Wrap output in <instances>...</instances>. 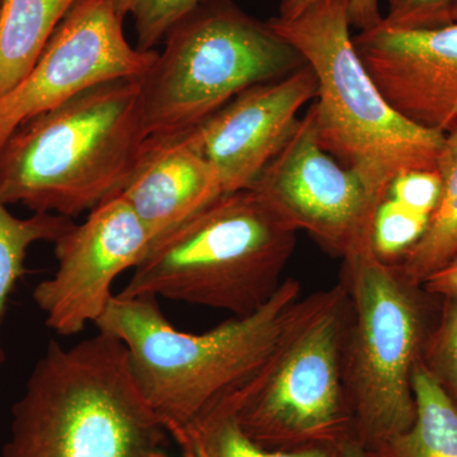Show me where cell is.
Listing matches in <instances>:
<instances>
[{"mask_svg":"<svg viewBox=\"0 0 457 457\" xmlns=\"http://www.w3.org/2000/svg\"><path fill=\"white\" fill-rule=\"evenodd\" d=\"M300 294V282L286 278L260 311L198 335L177 329L152 295H114L95 326L125 345L137 387L170 435L263 371Z\"/></svg>","mask_w":457,"mask_h":457,"instance_id":"obj_1","label":"cell"},{"mask_svg":"<svg viewBox=\"0 0 457 457\" xmlns=\"http://www.w3.org/2000/svg\"><path fill=\"white\" fill-rule=\"evenodd\" d=\"M168 436L125 345L98 332L71 347L49 343L12 408L2 457H170Z\"/></svg>","mask_w":457,"mask_h":457,"instance_id":"obj_2","label":"cell"},{"mask_svg":"<svg viewBox=\"0 0 457 457\" xmlns=\"http://www.w3.org/2000/svg\"><path fill=\"white\" fill-rule=\"evenodd\" d=\"M146 139L140 78L87 89L0 145V203L77 218L119 194Z\"/></svg>","mask_w":457,"mask_h":457,"instance_id":"obj_3","label":"cell"},{"mask_svg":"<svg viewBox=\"0 0 457 457\" xmlns=\"http://www.w3.org/2000/svg\"><path fill=\"white\" fill-rule=\"evenodd\" d=\"M267 22L317 78L319 144L378 201L399 174L437 170L446 135L409 121L385 99L354 47L348 0H319L297 16Z\"/></svg>","mask_w":457,"mask_h":457,"instance_id":"obj_4","label":"cell"},{"mask_svg":"<svg viewBox=\"0 0 457 457\" xmlns=\"http://www.w3.org/2000/svg\"><path fill=\"white\" fill-rule=\"evenodd\" d=\"M296 231L253 189L224 194L153 243L121 293L248 317L272 299Z\"/></svg>","mask_w":457,"mask_h":457,"instance_id":"obj_5","label":"cell"},{"mask_svg":"<svg viewBox=\"0 0 457 457\" xmlns=\"http://www.w3.org/2000/svg\"><path fill=\"white\" fill-rule=\"evenodd\" d=\"M343 260L351 302L345 345V389L352 440L366 451L405 431L416 418L411 376L435 323V296L409 284L375 254L371 233Z\"/></svg>","mask_w":457,"mask_h":457,"instance_id":"obj_6","label":"cell"},{"mask_svg":"<svg viewBox=\"0 0 457 457\" xmlns=\"http://www.w3.org/2000/svg\"><path fill=\"white\" fill-rule=\"evenodd\" d=\"M351 302L339 279L300 297L266 368L243 390L239 420L270 450L338 447L353 422L345 389Z\"/></svg>","mask_w":457,"mask_h":457,"instance_id":"obj_7","label":"cell"},{"mask_svg":"<svg viewBox=\"0 0 457 457\" xmlns=\"http://www.w3.org/2000/svg\"><path fill=\"white\" fill-rule=\"evenodd\" d=\"M163 44L140 78L146 137L185 134L245 90L306 64L269 22L233 0L197 9Z\"/></svg>","mask_w":457,"mask_h":457,"instance_id":"obj_8","label":"cell"},{"mask_svg":"<svg viewBox=\"0 0 457 457\" xmlns=\"http://www.w3.org/2000/svg\"><path fill=\"white\" fill-rule=\"evenodd\" d=\"M251 189L288 228L306 231L339 258L371 233L381 204L320 146L312 104Z\"/></svg>","mask_w":457,"mask_h":457,"instance_id":"obj_9","label":"cell"},{"mask_svg":"<svg viewBox=\"0 0 457 457\" xmlns=\"http://www.w3.org/2000/svg\"><path fill=\"white\" fill-rule=\"evenodd\" d=\"M158 51L132 47L112 0H78L51 36L31 71L0 97V145L22 123L87 89L143 78Z\"/></svg>","mask_w":457,"mask_h":457,"instance_id":"obj_10","label":"cell"},{"mask_svg":"<svg viewBox=\"0 0 457 457\" xmlns=\"http://www.w3.org/2000/svg\"><path fill=\"white\" fill-rule=\"evenodd\" d=\"M156 237L120 195L107 198L80 225L56 240L57 269L36 286L32 297L56 335L71 337L104 315L112 286L135 269Z\"/></svg>","mask_w":457,"mask_h":457,"instance_id":"obj_11","label":"cell"},{"mask_svg":"<svg viewBox=\"0 0 457 457\" xmlns=\"http://www.w3.org/2000/svg\"><path fill=\"white\" fill-rule=\"evenodd\" d=\"M317 93V78L305 64L281 79L245 90L186 132L216 171L222 194L251 188Z\"/></svg>","mask_w":457,"mask_h":457,"instance_id":"obj_12","label":"cell"},{"mask_svg":"<svg viewBox=\"0 0 457 457\" xmlns=\"http://www.w3.org/2000/svg\"><path fill=\"white\" fill-rule=\"evenodd\" d=\"M353 45L396 112L427 130H456L457 22L432 29L381 22L354 36Z\"/></svg>","mask_w":457,"mask_h":457,"instance_id":"obj_13","label":"cell"},{"mask_svg":"<svg viewBox=\"0 0 457 457\" xmlns=\"http://www.w3.org/2000/svg\"><path fill=\"white\" fill-rule=\"evenodd\" d=\"M117 195L158 239L224 194L212 164L185 132L146 137Z\"/></svg>","mask_w":457,"mask_h":457,"instance_id":"obj_14","label":"cell"},{"mask_svg":"<svg viewBox=\"0 0 457 457\" xmlns=\"http://www.w3.org/2000/svg\"><path fill=\"white\" fill-rule=\"evenodd\" d=\"M78 0H2L0 97L31 71L51 36Z\"/></svg>","mask_w":457,"mask_h":457,"instance_id":"obj_15","label":"cell"},{"mask_svg":"<svg viewBox=\"0 0 457 457\" xmlns=\"http://www.w3.org/2000/svg\"><path fill=\"white\" fill-rule=\"evenodd\" d=\"M416 418L405 431L366 451L369 457H457V404L422 360L411 376Z\"/></svg>","mask_w":457,"mask_h":457,"instance_id":"obj_16","label":"cell"},{"mask_svg":"<svg viewBox=\"0 0 457 457\" xmlns=\"http://www.w3.org/2000/svg\"><path fill=\"white\" fill-rule=\"evenodd\" d=\"M437 170L441 196L423 237L402 261L394 264L402 278L422 286L457 254V129L445 137Z\"/></svg>","mask_w":457,"mask_h":457,"instance_id":"obj_17","label":"cell"},{"mask_svg":"<svg viewBox=\"0 0 457 457\" xmlns=\"http://www.w3.org/2000/svg\"><path fill=\"white\" fill-rule=\"evenodd\" d=\"M243 389V390H245ZM243 390L191 425L170 433L182 457H342L338 447L270 450L246 435L239 420Z\"/></svg>","mask_w":457,"mask_h":457,"instance_id":"obj_18","label":"cell"},{"mask_svg":"<svg viewBox=\"0 0 457 457\" xmlns=\"http://www.w3.org/2000/svg\"><path fill=\"white\" fill-rule=\"evenodd\" d=\"M71 219L56 213H33L16 218L0 203V327L9 296L18 279L26 272L25 260L29 246L37 242L55 243L73 225ZM5 360L0 343V366Z\"/></svg>","mask_w":457,"mask_h":457,"instance_id":"obj_19","label":"cell"},{"mask_svg":"<svg viewBox=\"0 0 457 457\" xmlns=\"http://www.w3.org/2000/svg\"><path fill=\"white\" fill-rule=\"evenodd\" d=\"M117 13L131 16L137 31V47L154 51L177 26L192 13L220 0H112Z\"/></svg>","mask_w":457,"mask_h":457,"instance_id":"obj_20","label":"cell"},{"mask_svg":"<svg viewBox=\"0 0 457 457\" xmlns=\"http://www.w3.org/2000/svg\"><path fill=\"white\" fill-rule=\"evenodd\" d=\"M428 220V216L409 212L392 198H385L372 221L371 245L375 254L385 263H398L420 242Z\"/></svg>","mask_w":457,"mask_h":457,"instance_id":"obj_21","label":"cell"},{"mask_svg":"<svg viewBox=\"0 0 457 457\" xmlns=\"http://www.w3.org/2000/svg\"><path fill=\"white\" fill-rule=\"evenodd\" d=\"M440 300V311L427 336L420 360L457 404V296Z\"/></svg>","mask_w":457,"mask_h":457,"instance_id":"obj_22","label":"cell"},{"mask_svg":"<svg viewBox=\"0 0 457 457\" xmlns=\"http://www.w3.org/2000/svg\"><path fill=\"white\" fill-rule=\"evenodd\" d=\"M441 188L437 170H411L399 174L393 180L387 197L409 212L429 218L440 200Z\"/></svg>","mask_w":457,"mask_h":457,"instance_id":"obj_23","label":"cell"},{"mask_svg":"<svg viewBox=\"0 0 457 457\" xmlns=\"http://www.w3.org/2000/svg\"><path fill=\"white\" fill-rule=\"evenodd\" d=\"M383 22L396 29H432L453 23L455 0H386Z\"/></svg>","mask_w":457,"mask_h":457,"instance_id":"obj_24","label":"cell"},{"mask_svg":"<svg viewBox=\"0 0 457 457\" xmlns=\"http://www.w3.org/2000/svg\"><path fill=\"white\" fill-rule=\"evenodd\" d=\"M319 0H282L279 17L291 18L302 13L303 9ZM351 26L361 31L375 29L384 21L380 11V0H348Z\"/></svg>","mask_w":457,"mask_h":457,"instance_id":"obj_25","label":"cell"},{"mask_svg":"<svg viewBox=\"0 0 457 457\" xmlns=\"http://www.w3.org/2000/svg\"><path fill=\"white\" fill-rule=\"evenodd\" d=\"M426 293L432 296H457V254L440 270L433 273L431 278L422 285Z\"/></svg>","mask_w":457,"mask_h":457,"instance_id":"obj_26","label":"cell"},{"mask_svg":"<svg viewBox=\"0 0 457 457\" xmlns=\"http://www.w3.org/2000/svg\"><path fill=\"white\" fill-rule=\"evenodd\" d=\"M339 451L342 457H369L366 450L352 438L339 445Z\"/></svg>","mask_w":457,"mask_h":457,"instance_id":"obj_27","label":"cell"},{"mask_svg":"<svg viewBox=\"0 0 457 457\" xmlns=\"http://www.w3.org/2000/svg\"><path fill=\"white\" fill-rule=\"evenodd\" d=\"M453 22H457V0H455V4H453Z\"/></svg>","mask_w":457,"mask_h":457,"instance_id":"obj_28","label":"cell"},{"mask_svg":"<svg viewBox=\"0 0 457 457\" xmlns=\"http://www.w3.org/2000/svg\"><path fill=\"white\" fill-rule=\"evenodd\" d=\"M0 3H2V0H0Z\"/></svg>","mask_w":457,"mask_h":457,"instance_id":"obj_29","label":"cell"}]
</instances>
